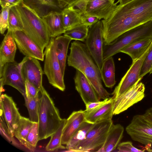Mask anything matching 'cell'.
<instances>
[{
	"label": "cell",
	"instance_id": "obj_1",
	"mask_svg": "<svg viewBox=\"0 0 152 152\" xmlns=\"http://www.w3.org/2000/svg\"><path fill=\"white\" fill-rule=\"evenodd\" d=\"M152 20V0H133L119 5L109 18L102 20L104 44L126 31Z\"/></svg>",
	"mask_w": 152,
	"mask_h": 152
},
{
	"label": "cell",
	"instance_id": "obj_2",
	"mask_svg": "<svg viewBox=\"0 0 152 152\" xmlns=\"http://www.w3.org/2000/svg\"><path fill=\"white\" fill-rule=\"evenodd\" d=\"M67 56V64L81 72L87 78L101 99L109 97L110 94L104 87L100 70L85 44L79 41L72 42Z\"/></svg>",
	"mask_w": 152,
	"mask_h": 152
},
{
	"label": "cell",
	"instance_id": "obj_3",
	"mask_svg": "<svg viewBox=\"0 0 152 152\" xmlns=\"http://www.w3.org/2000/svg\"><path fill=\"white\" fill-rule=\"evenodd\" d=\"M16 7L22 23V31L43 51L51 37L42 18L23 1Z\"/></svg>",
	"mask_w": 152,
	"mask_h": 152
},
{
	"label": "cell",
	"instance_id": "obj_4",
	"mask_svg": "<svg viewBox=\"0 0 152 152\" xmlns=\"http://www.w3.org/2000/svg\"><path fill=\"white\" fill-rule=\"evenodd\" d=\"M39 91L41 96L38 123L39 140L50 137L58 128L62 119L58 110L44 87Z\"/></svg>",
	"mask_w": 152,
	"mask_h": 152
},
{
	"label": "cell",
	"instance_id": "obj_5",
	"mask_svg": "<svg viewBox=\"0 0 152 152\" xmlns=\"http://www.w3.org/2000/svg\"><path fill=\"white\" fill-rule=\"evenodd\" d=\"M148 38H152V20L126 31L110 43L104 44L103 59L113 56L130 44Z\"/></svg>",
	"mask_w": 152,
	"mask_h": 152
},
{
	"label": "cell",
	"instance_id": "obj_6",
	"mask_svg": "<svg viewBox=\"0 0 152 152\" xmlns=\"http://www.w3.org/2000/svg\"><path fill=\"white\" fill-rule=\"evenodd\" d=\"M127 134L134 141L147 146L152 144V107L132 118L126 127Z\"/></svg>",
	"mask_w": 152,
	"mask_h": 152
},
{
	"label": "cell",
	"instance_id": "obj_7",
	"mask_svg": "<svg viewBox=\"0 0 152 152\" xmlns=\"http://www.w3.org/2000/svg\"><path fill=\"white\" fill-rule=\"evenodd\" d=\"M113 124L112 119L94 124L85 138L77 144L73 152H98L104 143Z\"/></svg>",
	"mask_w": 152,
	"mask_h": 152
},
{
	"label": "cell",
	"instance_id": "obj_8",
	"mask_svg": "<svg viewBox=\"0 0 152 152\" xmlns=\"http://www.w3.org/2000/svg\"><path fill=\"white\" fill-rule=\"evenodd\" d=\"M55 38L51 37L45 48L44 72L49 83L62 91L65 89L64 76L62 74L56 48Z\"/></svg>",
	"mask_w": 152,
	"mask_h": 152
},
{
	"label": "cell",
	"instance_id": "obj_9",
	"mask_svg": "<svg viewBox=\"0 0 152 152\" xmlns=\"http://www.w3.org/2000/svg\"><path fill=\"white\" fill-rule=\"evenodd\" d=\"M85 42L90 54L100 70L104 61V39L102 20L89 26L88 35Z\"/></svg>",
	"mask_w": 152,
	"mask_h": 152
},
{
	"label": "cell",
	"instance_id": "obj_10",
	"mask_svg": "<svg viewBox=\"0 0 152 152\" xmlns=\"http://www.w3.org/2000/svg\"><path fill=\"white\" fill-rule=\"evenodd\" d=\"M23 63L22 60L19 63L15 61L0 66L1 93L3 91V86L8 85L17 90L23 97L25 96V81L21 72Z\"/></svg>",
	"mask_w": 152,
	"mask_h": 152
},
{
	"label": "cell",
	"instance_id": "obj_11",
	"mask_svg": "<svg viewBox=\"0 0 152 152\" xmlns=\"http://www.w3.org/2000/svg\"><path fill=\"white\" fill-rule=\"evenodd\" d=\"M0 125L11 138L15 127L21 116L12 98L6 94L0 96Z\"/></svg>",
	"mask_w": 152,
	"mask_h": 152
},
{
	"label": "cell",
	"instance_id": "obj_12",
	"mask_svg": "<svg viewBox=\"0 0 152 152\" xmlns=\"http://www.w3.org/2000/svg\"><path fill=\"white\" fill-rule=\"evenodd\" d=\"M152 46V42L144 53L132 64L112 93L115 99L138 83L142 78L140 77L141 68L144 60Z\"/></svg>",
	"mask_w": 152,
	"mask_h": 152
},
{
	"label": "cell",
	"instance_id": "obj_13",
	"mask_svg": "<svg viewBox=\"0 0 152 152\" xmlns=\"http://www.w3.org/2000/svg\"><path fill=\"white\" fill-rule=\"evenodd\" d=\"M145 90L144 84L141 82H139L114 99L113 115H118L124 112L142 100L145 97Z\"/></svg>",
	"mask_w": 152,
	"mask_h": 152
},
{
	"label": "cell",
	"instance_id": "obj_14",
	"mask_svg": "<svg viewBox=\"0 0 152 152\" xmlns=\"http://www.w3.org/2000/svg\"><path fill=\"white\" fill-rule=\"evenodd\" d=\"M13 33L16 45L21 53L25 56L44 61L43 51L23 31H13Z\"/></svg>",
	"mask_w": 152,
	"mask_h": 152
},
{
	"label": "cell",
	"instance_id": "obj_15",
	"mask_svg": "<svg viewBox=\"0 0 152 152\" xmlns=\"http://www.w3.org/2000/svg\"><path fill=\"white\" fill-rule=\"evenodd\" d=\"M23 60L21 72L23 79L25 81L28 80L40 91L43 87L42 85L43 72L38 60L25 56Z\"/></svg>",
	"mask_w": 152,
	"mask_h": 152
},
{
	"label": "cell",
	"instance_id": "obj_16",
	"mask_svg": "<svg viewBox=\"0 0 152 152\" xmlns=\"http://www.w3.org/2000/svg\"><path fill=\"white\" fill-rule=\"evenodd\" d=\"M117 3L110 0H88L85 13L96 17L100 20H106L116 9Z\"/></svg>",
	"mask_w": 152,
	"mask_h": 152
},
{
	"label": "cell",
	"instance_id": "obj_17",
	"mask_svg": "<svg viewBox=\"0 0 152 152\" xmlns=\"http://www.w3.org/2000/svg\"><path fill=\"white\" fill-rule=\"evenodd\" d=\"M74 79L75 89L85 104L100 101V99L93 86L81 72L76 70Z\"/></svg>",
	"mask_w": 152,
	"mask_h": 152
},
{
	"label": "cell",
	"instance_id": "obj_18",
	"mask_svg": "<svg viewBox=\"0 0 152 152\" xmlns=\"http://www.w3.org/2000/svg\"><path fill=\"white\" fill-rule=\"evenodd\" d=\"M115 99L110 98L107 102L100 107L90 111L84 110L85 121L92 124L112 119Z\"/></svg>",
	"mask_w": 152,
	"mask_h": 152
},
{
	"label": "cell",
	"instance_id": "obj_19",
	"mask_svg": "<svg viewBox=\"0 0 152 152\" xmlns=\"http://www.w3.org/2000/svg\"><path fill=\"white\" fill-rule=\"evenodd\" d=\"M85 121L84 110L74 111L66 119L62 135L61 143L66 145L81 124Z\"/></svg>",
	"mask_w": 152,
	"mask_h": 152
},
{
	"label": "cell",
	"instance_id": "obj_20",
	"mask_svg": "<svg viewBox=\"0 0 152 152\" xmlns=\"http://www.w3.org/2000/svg\"><path fill=\"white\" fill-rule=\"evenodd\" d=\"M16 50V44L13 37V31L8 30L0 46V66H3L7 63L15 61Z\"/></svg>",
	"mask_w": 152,
	"mask_h": 152
},
{
	"label": "cell",
	"instance_id": "obj_21",
	"mask_svg": "<svg viewBox=\"0 0 152 152\" xmlns=\"http://www.w3.org/2000/svg\"><path fill=\"white\" fill-rule=\"evenodd\" d=\"M42 18L51 37L56 38L65 32L62 22L61 12L51 11Z\"/></svg>",
	"mask_w": 152,
	"mask_h": 152
},
{
	"label": "cell",
	"instance_id": "obj_22",
	"mask_svg": "<svg viewBox=\"0 0 152 152\" xmlns=\"http://www.w3.org/2000/svg\"><path fill=\"white\" fill-rule=\"evenodd\" d=\"M24 3L41 18L52 11L61 12L62 10L56 0H23Z\"/></svg>",
	"mask_w": 152,
	"mask_h": 152
},
{
	"label": "cell",
	"instance_id": "obj_23",
	"mask_svg": "<svg viewBox=\"0 0 152 152\" xmlns=\"http://www.w3.org/2000/svg\"><path fill=\"white\" fill-rule=\"evenodd\" d=\"M124 128L120 124L112 125L105 141L99 152H109L116 149L123 137Z\"/></svg>",
	"mask_w": 152,
	"mask_h": 152
},
{
	"label": "cell",
	"instance_id": "obj_24",
	"mask_svg": "<svg viewBox=\"0 0 152 152\" xmlns=\"http://www.w3.org/2000/svg\"><path fill=\"white\" fill-rule=\"evenodd\" d=\"M152 42V38H145L126 46L121 49L120 52L129 55L134 62L141 56Z\"/></svg>",
	"mask_w": 152,
	"mask_h": 152
},
{
	"label": "cell",
	"instance_id": "obj_25",
	"mask_svg": "<svg viewBox=\"0 0 152 152\" xmlns=\"http://www.w3.org/2000/svg\"><path fill=\"white\" fill-rule=\"evenodd\" d=\"M115 70L113 56L104 60L100 72L102 80L107 87L112 88L116 83Z\"/></svg>",
	"mask_w": 152,
	"mask_h": 152
},
{
	"label": "cell",
	"instance_id": "obj_26",
	"mask_svg": "<svg viewBox=\"0 0 152 152\" xmlns=\"http://www.w3.org/2000/svg\"><path fill=\"white\" fill-rule=\"evenodd\" d=\"M55 40L57 56L62 74L64 76L68 48L72 40L64 35L58 36L55 38Z\"/></svg>",
	"mask_w": 152,
	"mask_h": 152
},
{
	"label": "cell",
	"instance_id": "obj_27",
	"mask_svg": "<svg viewBox=\"0 0 152 152\" xmlns=\"http://www.w3.org/2000/svg\"><path fill=\"white\" fill-rule=\"evenodd\" d=\"M93 124L86 121L81 124L66 144V149L68 151L73 152L77 144L85 138Z\"/></svg>",
	"mask_w": 152,
	"mask_h": 152
},
{
	"label": "cell",
	"instance_id": "obj_28",
	"mask_svg": "<svg viewBox=\"0 0 152 152\" xmlns=\"http://www.w3.org/2000/svg\"><path fill=\"white\" fill-rule=\"evenodd\" d=\"M61 14L63 26L65 30L82 24L80 15L68 7L62 10Z\"/></svg>",
	"mask_w": 152,
	"mask_h": 152
},
{
	"label": "cell",
	"instance_id": "obj_29",
	"mask_svg": "<svg viewBox=\"0 0 152 152\" xmlns=\"http://www.w3.org/2000/svg\"><path fill=\"white\" fill-rule=\"evenodd\" d=\"M33 123L30 119L21 116L15 128L14 136L24 146L25 140Z\"/></svg>",
	"mask_w": 152,
	"mask_h": 152
},
{
	"label": "cell",
	"instance_id": "obj_30",
	"mask_svg": "<svg viewBox=\"0 0 152 152\" xmlns=\"http://www.w3.org/2000/svg\"><path fill=\"white\" fill-rule=\"evenodd\" d=\"M66 120L65 118L62 119L58 128L50 136V140L45 148L47 151H52L58 149L66 148L62 145L61 143L63 130Z\"/></svg>",
	"mask_w": 152,
	"mask_h": 152
},
{
	"label": "cell",
	"instance_id": "obj_31",
	"mask_svg": "<svg viewBox=\"0 0 152 152\" xmlns=\"http://www.w3.org/2000/svg\"><path fill=\"white\" fill-rule=\"evenodd\" d=\"M88 27L86 25L81 24L66 30L64 35L69 37L72 40L85 42L88 34Z\"/></svg>",
	"mask_w": 152,
	"mask_h": 152
},
{
	"label": "cell",
	"instance_id": "obj_32",
	"mask_svg": "<svg viewBox=\"0 0 152 152\" xmlns=\"http://www.w3.org/2000/svg\"><path fill=\"white\" fill-rule=\"evenodd\" d=\"M33 98L24 97L30 120L34 123H38L40 98L39 94Z\"/></svg>",
	"mask_w": 152,
	"mask_h": 152
},
{
	"label": "cell",
	"instance_id": "obj_33",
	"mask_svg": "<svg viewBox=\"0 0 152 152\" xmlns=\"http://www.w3.org/2000/svg\"><path fill=\"white\" fill-rule=\"evenodd\" d=\"M8 30L12 31L23 30V25L16 6L11 7L8 15Z\"/></svg>",
	"mask_w": 152,
	"mask_h": 152
},
{
	"label": "cell",
	"instance_id": "obj_34",
	"mask_svg": "<svg viewBox=\"0 0 152 152\" xmlns=\"http://www.w3.org/2000/svg\"><path fill=\"white\" fill-rule=\"evenodd\" d=\"M39 140L38 123H34L25 140L24 146L31 151H33Z\"/></svg>",
	"mask_w": 152,
	"mask_h": 152
},
{
	"label": "cell",
	"instance_id": "obj_35",
	"mask_svg": "<svg viewBox=\"0 0 152 152\" xmlns=\"http://www.w3.org/2000/svg\"><path fill=\"white\" fill-rule=\"evenodd\" d=\"M152 65V46L145 57L141 68L140 77H142L149 72Z\"/></svg>",
	"mask_w": 152,
	"mask_h": 152
},
{
	"label": "cell",
	"instance_id": "obj_36",
	"mask_svg": "<svg viewBox=\"0 0 152 152\" xmlns=\"http://www.w3.org/2000/svg\"><path fill=\"white\" fill-rule=\"evenodd\" d=\"M11 8L2 7L0 16V32L3 34L8 28V15Z\"/></svg>",
	"mask_w": 152,
	"mask_h": 152
},
{
	"label": "cell",
	"instance_id": "obj_37",
	"mask_svg": "<svg viewBox=\"0 0 152 152\" xmlns=\"http://www.w3.org/2000/svg\"><path fill=\"white\" fill-rule=\"evenodd\" d=\"M117 149L118 151L120 152H143L144 151L134 147L132 142L130 141L119 143L117 147Z\"/></svg>",
	"mask_w": 152,
	"mask_h": 152
},
{
	"label": "cell",
	"instance_id": "obj_38",
	"mask_svg": "<svg viewBox=\"0 0 152 152\" xmlns=\"http://www.w3.org/2000/svg\"><path fill=\"white\" fill-rule=\"evenodd\" d=\"M88 1L78 0L71 5L67 7L77 12L80 15L86 13Z\"/></svg>",
	"mask_w": 152,
	"mask_h": 152
},
{
	"label": "cell",
	"instance_id": "obj_39",
	"mask_svg": "<svg viewBox=\"0 0 152 152\" xmlns=\"http://www.w3.org/2000/svg\"><path fill=\"white\" fill-rule=\"evenodd\" d=\"M25 85L26 94L24 97L33 98L39 94V90L28 80H25Z\"/></svg>",
	"mask_w": 152,
	"mask_h": 152
},
{
	"label": "cell",
	"instance_id": "obj_40",
	"mask_svg": "<svg viewBox=\"0 0 152 152\" xmlns=\"http://www.w3.org/2000/svg\"><path fill=\"white\" fill-rule=\"evenodd\" d=\"M82 24L88 26H91L100 20L97 17L83 13L80 15Z\"/></svg>",
	"mask_w": 152,
	"mask_h": 152
},
{
	"label": "cell",
	"instance_id": "obj_41",
	"mask_svg": "<svg viewBox=\"0 0 152 152\" xmlns=\"http://www.w3.org/2000/svg\"><path fill=\"white\" fill-rule=\"evenodd\" d=\"M110 98H106L102 101L89 102L86 104V111H90L97 108L103 105L108 101Z\"/></svg>",
	"mask_w": 152,
	"mask_h": 152
},
{
	"label": "cell",
	"instance_id": "obj_42",
	"mask_svg": "<svg viewBox=\"0 0 152 152\" xmlns=\"http://www.w3.org/2000/svg\"><path fill=\"white\" fill-rule=\"evenodd\" d=\"M23 0H0V4L2 7H10L19 4Z\"/></svg>",
	"mask_w": 152,
	"mask_h": 152
},
{
	"label": "cell",
	"instance_id": "obj_43",
	"mask_svg": "<svg viewBox=\"0 0 152 152\" xmlns=\"http://www.w3.org/2000/svg\"><path fill=\"white\" fill-rule=\"evenodd\" d=\"M59 7L62 9L68 7L78 0H56Z\"/></svg>",
	"mask_w": 152,
	"mask_h": 152
},
{
	"label": "cell",
	"instance_id": "obj_44",
	"mask_svg": "<svg viewBox=\"0 0 152 152\" xmlns=\"http://www.w3.org/2000/svg\"><path fill=\"white\" fill-rule=\"evenodd\" d=\"M133 0H118L117 2L118 3H119V5H122L127 3L130 1H131Z\"/></svg>",
	"mask_w": 152,
	"mask_h": 152
},
{
	"label": "cell",
	"instance_id": "obj_45",
	"mask_svg": "<svg viewBox=\"0 0 152 152\" xmlns=\"http://www.w3.org/2000/svg\"><path fill=\"white\" fill-rule=\"evenodd\" d=\"M150 74H152V65L151 68V69H150V72H149Z\"/></svg>",
	"mask_w": 152,
	"mask_h": 152
},
{
	"label": "cell",
	"instance_id": "obj_46",
	"mask_svg": "<svg viewBox=\"0 0 152 152\" xmlns=\"http://www.w3.org/2000/svg\"><path fill=\"white\" fill-rule=\"evenodd\" d=\"M87 0L88 1V0ZM110 0V1H112L113 2H114V1H115V0Z\"/></svg>",
	"mask_w": 152,
	"mask_h": 152
}]
</instances>
